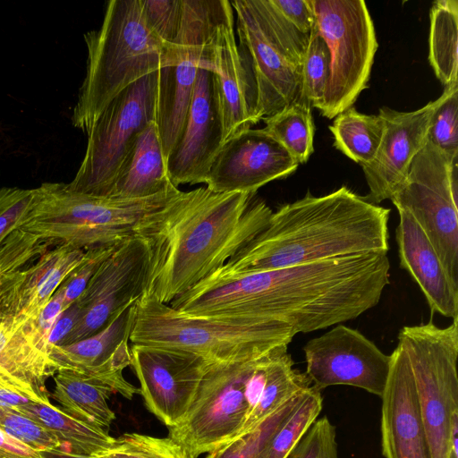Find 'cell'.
I'll return each mask as SVG.
<instances>
[{
    "mask_svg": "<svg viewBox=\"0 0 458 458\" xmlns=\"http://www.w3.org/2000/svg\"><path fill=\"white\" fill-rule=\"evenodd\" d=\"M387 253L350 255L262 272L212 273L174 301L191 317L277 322L310 333L357 318L389 284Z\"/></svg>",
    "mask_w": 458,
    "mask_h": 458,
    "instance_id": "cell-1",
    "label": "cell"
},
{
    "mask_svg": "<svg viewBox=\"0 0 458 458\" xmlns=\"http://www.w3.org/2000/svg\"><path fill=\"white\" fill-rule=\"evenodd\" d=\"M272 213L255 194L181 191L143 231L151 247L145 294L169 304L244 248Z\"/></svg>",
    "mask_w": 458,
    "mask_h": 458,
    "instance_id": "cell-2",
    "label": "cell"
},
{
    "mask_svg": "<svg viewBox=\"0 0 458 458\" xmlns=\"http://www.w3.org/2000/svg\"><path fill=\"white\" fill-rule=\"evenodd\" d=\"M389 216V208L345 185L319 197L308 191L273 212L267 226L215 272L249 274L350 255L387 253Z\"/></svg>",
    "mask_w": 458,
    "mask_h": 458,
    "instance_id": "cell-3",
    "label": "cell"
},
{
    "mask_svg": "<svg viewBox=\"0 0 458 458\" xmlns=\"http://www.w3.org/2000/svg\"><path fill=\"white\" fill-rule=\"evenodd\" d=\"M87 69L72 110L74 127L89 133L109 103L140 79L175 61V44L148 25L140 0H110L98 30L84 34Z\"/></svg>",
    "mask_w": 458,
    "mask_h": 458,
    "instance_id": "cell-4",
    "label": "cell"
},
{
    "mask_svg": "<svg viewBox=\"0 0 458 458\" xmlns=\"http://www.w3.org/2000/svg\"><path fill=\"white\" fill-rule=\"evenodd\" d=\"M173 187L142 199L96 197L72 192L65 183L36 188L33 204L18 229L83 250L142 237L149 222L180 192Z\"/></svg>",
    "mask_w": 458,
    "mask_h": 458,
    "instance_id": "cell-5",
    "label": "cell"
},
{
    "mask_svg": "<svg viewBox=\"0 0 458 458\" xmlns=\"http://www.w3.org/2000/svg\"><path fill=\"white\" fill-rule=\"evenodd\" d=\"M295 335L277 322L187 316L144 293L136 302L130 341L192 352L208 361H229L289 345Z\"/></svg>",
    "mask_w": 458,
    "mask_h": 458,
    "instance_id": "cell-6",
    "label": "cell"
},
{
    "mask_svg": "<svg viewBox=\"0 0 458 458\" xmlns=\"http://www.w3.org/2000/svg\"><path fill=\"white\" fill-rule=\"evenodd\" d=\"M408 359L432 458L458 453V318L403 327L397 336Z\"/></svg>",
    "mask_w": 458,
    "mask_h": 458,
    "instance_id": "cell-7",
    "label": "cell"
},
{
    "mask_svg": "<svg viewBox=\"0 0 458 458\" xmlns=\"http://www.w3.org/2000/svg\"><path fill=\"white\" fill-rule=\"evenodd\" d=\"M159 71L133 82L106 107L88 133L81 165L67 190L109 197L137 136L156 122Z\"/></svg>",
    "mask_w": 458,
    "mask_h": 458,
    "instance_id": "cell-8",
    "label": "cell"
},
{
    "mask_svg": "<svg viewBox=\"0 0 458 458\" xmlns=\"http://www.w3.org/2000/svg\"><path fill=\"white\" fill-rule=\"evenodd\" d=\"M330 57L321 115L333 119L352 107L367 88L377 41L363 0H310Z\"/></svg>",
    "mask_w": 458,
    "mask_h": 458,
    "instance_id": "cell-9",
    "label": "cell"
},
{
    "mask_svg": "<svg viewBox=\"0 0 458 458\" xmlns=\"http://www.w3.org/2000/svg\"><path fill=\"white\" fill-rule=\"evenodd\" d=\"M457 167L458 154H447L427 140L390 200L412 216L458 287Z\"/></svg>",
    "mask_w": 458,
    "mask_h": 458,
    "instance_id": "cell-10",
    "label": "cell"
},
{
    "mask_svg": "<svg viewBox=\"0 0 458 458\" xmlns=\"http://www.w3.org/2000/svg\"><path fill=\"white\" fill-rule=\"evenodd\" d=\"M259 356L208 363L186 415L168 428V437L190 458L208 454L241 433L248 414L246 380Z\"/></svg>",
    "mask_w": 458,
    "mask_h": 458,
    "instance_id": "cell-11",
    "label": "cell"
},
{
    "mask_svg": "<svg viewBox=\"0 0 458 458\" xmlns=\"http://www.w3.org/2000/svg\"><path fill=\"white\" fill-rule=\"evenodd\" d=\"M226 0H182L175 61L159 70L156 124L165 160L181 133L199 68L210 55L211 40Z\"/></svg>",
    "mask_w": 458,
    "mask_h": 458,
    "instance_id": "cell-12",
    "label": "cell"
},
{
    "mask_svg": "<svg viewBox=\"0 0 458 458\" xmlns=\"http://www.w3.org/2000/svg\"><path fill=\"white\" fill-rule=\"evenodd\" d=\"M239 52L264 120L301 99L302 58L274 30L256 0H233Z\"/></svg>",
    "mask_w": 458,
    "mask_h": 458,
    "instance_id": "cell-13",
    "label": "cell"
},
{
    "mask_svg": "<svg viewBox=\"0 0 458 458\" xmlns=\"http://www.w3.org/2000/svg\"><path fill=\"white\" fill-rule=\"evenodd\" d=\"M150 259L151 247L146 238L139 236L119 243L76 301L80 318L63 345L96 334L122 309L139 300L147 289Z\"/></svg>",
    "mask_w": 458,
    "mask_h": 458,
    "instance_id": "cell-14",
    "label": "cell"
},
{
    "mask_svg": "<svg viewBox=\"0 0 458 458\" xmlns=\"http://www.w3.org/2000/svg\"><path fill=\"white\" fill-rule=\"evenodd\" d=\"M303 352L305 373L317 390L344 385L381 397L389 375L391 356L359 331L343 324L335 325L308 341Z\"/></svg>",
    "mask_w": 458,
    "mask_h": 458,
    "instance_id": "cell-15",
    "label": "cell"
},
{
    "mask_svg": "<svg viewBox=\"0 0 458 458\" xmlns=\"http://www.w3.org/2000/svg\"><path fill=\"white\" fill-rule=\"evenodd\" d=\"M131 365L148 410L167 428L186 415L209 362L192 352L132 344Z\"/></svg>",
    "mask_w": 458,
    "mask_h": 458,
    "instance_id": "cell-16",
    "label": "cell"
},
{
    "mask_svg": "<svg viewBox=\"0 0 458 458\" xmlns=\"http://www.w3.org/2000/svg\"><path fill=\"white\" fill-rule=\"evenodd\" d=\"M298 165L264 128H250L225 141L204 183L213 192L255 194L267 182L292 174Z\"/></svg>",
    "mask_w": 458,
    "mask_h": 458,
    "instance_id": "cell-17",
    "label": "cell"
},
{
    "mask_svg": "<svg viewBox=\"0 0 458 458\" xmlns=\"http://www.w3.org/2000/svg\"><path fill=\"white\" fill-rule=\"evenodd\" d=\"M210 56L199 68L186 117L166 167L172 183H204L209 167L224 144Z\"/></svg>",
    "mask_w": 458,
    "mask_h": 458,
    "instance_id": "cell-18",
    "label": "cell"
},
{
    "mask_svg": "<svg viewBox=\"0 0 458 458\" xmlns=\"http://www.w3.org/2000/svg\"><path fill=\"white\" fill-rule=\"evenodd\" d=\"M435 100L411 112L387 106L379 109L384 132L374 159L362 165L369 192L365 197L378 205L391 196L404 180L410 166L428 140V128Z\"/></svg>",
    "mask_w": 458,
    "mask_h": 458,
    "instance_id": "cell-19",
    "label": "cell"
},
{
    "mask_svg": "<svg viewBox=\"0 0 458 458\" xmlns=\"http://www.w3.org/2000/svg\"><path fill=\"white\" fill-rule=\"evenodd\" d=\"M230 1L216 23L211 41V70L223 124L224 143L260 119L250 77L242 60Z\"/></svg>",
    "mask_w": 458,
    "mask_h": 458,
    "instance_id": "cell-20",
    "label": "cell"
},
{
    "mask_svg": "<svg viewBox=\"0 0 458 458\" xmlns=\"http://www.w3.org/2000/svg\"><path fill=\"white\" fill-rule=\"evenodd\" d=\"M381 395V447L385 458H432L411 370L403 347L390 354Z\"/></svg>",
    "mask_w": 458,
    "mask_h": 458,
    "instance_id": "cell-21",
    "label": "cell"
},
{
    "mask_svg": "<svg viewBox=\"0 0 458 458\" xmlns=\"http://www.w3.org/2000/svg\"><path fill=\"white\" fill-rule=\"evenodd\" d=\"M398 214L395 239L400 266L418 284L432 313L458 318V287L412 216L402 209H398Z\"/></svg>",
    "mask_w": 458,
    "mask_h": 458,
    "instance_id": "cell-22",
    "label": "cell"
},
{
    "mask_svg": "<svg viewBox=\"0 0 458 458\" xmlns=\"http://www.w3.org/2000/svg\"><path fill=\"white\" fill-rule=\"evenodd\" d=\"M175 187L168 175L156 122L137 136L113 185L109 197L142 199Z\"/></svg>",
    "mask_w": 458,
    "mask_h": 458,
    "instance_id": "cell-23",
    "label": "cell"
},
{
    "mask_svg": "<svg viewBox=\"0 0 458 458\" xmlns=\"http://www.w3.org/2000/svg\"><path fill=\"white\" fill-rule=\"evenodd\" d=\"M21 315H0V380L46 392L55 370L46 353L32 343Z\"/></svg>",
    "mask_w": 458,
    "mask_h": 458,
    "instance_id": "cell-24",
    "label": "cell"
},
{
    "mask_svg": "<svg viewBox=\"0 0 458 458\" xmlns=\"http://www.w3.org/2000/svg\"><path fill=\"white\" fill-rule=\"evenodd\" d=\"M84 255L85 250L65 244L55 245L43 253L35 264L23 270L14 290L13 314L34 318Z\"/></svg>",
    "mask_w": 458,
    "mask_h": 458,
    "instance_id": "cell-25",
    "label": "cell"
},
{
    "mask_svg": "<svg viewBox=\"0 0 458 458\" xmlns=\"http://www.w3.org/2000/svg\"><path fill=\"white\" fill-rule=\"evenodd\" d=\"M137 301L122 309L96 334L69 344L50 347L48 357L55 372L65 369L90 375L108 362L129 343Z\"/></svg>",
    "mask_w": 458,
    "mask_h": 458,
    "instance_id": "cell-26",
    "label": "cell"
},
{
    "mask_svg": "<svg viewBox=\"0 0 458 458\" xmlns=\"http://www.w3.org/2000/svg\"><path fill=\"white\" fill-rule=\"evenodd\" d=\"M15 410L53 435L65 452L93 456L106 451L114 440L105 428L69 414L52 403H27Z\"/></svg>",
    "mask_w": 458,
    "mask_h": 458,
    "instance_id": "cell-27",
    "label": "cell"
},
{
    "mask_svg": "<svg viewBox=\"0 0 458 458\" xmlns=\"http://www.w3.org/2000/svg\"><path fill=\"white\" fill-rule=\"evenodd\" d=\"M54 381L52 397L64 411L109 430L115 419L107 404L114 394L109 387L87 374L65 369L55 372Z\"/></svg>",
    "mask_w": 458,
    "mask_h": 458,
    "instance_id": "cell-28",
    "label": "cell"
},
{
    "mask_svg": "<svg viewBox=\"0 0 458 458\" xmlns=\"http://www.w3.org/2000/svg\"><path fill=\"white\" fill-rule=\"evenodd\" d=\"M293 365L288 345H285L274 358L259 401L240 434L254 430L278 409L312 386L306 373L299 371Z\"/></svg>",
    "mask_w": 458,
    "mask_h": 458,
    "instance_id": "cell-29",
    "label": "cell"
},
{
    "mask_svg": "<svg viewBox=\"0 0 458 458\" xmlns=\"http://www.w3.org/2000/svg\"><path fill=\"white\" fill-rule=\"evenodd\" d=\"M428 61L445 86L458 83V2L438 0L430 9Z\"/></svg>",
    "mask_w": 458,
    "mask_h": 458,
    "instance_id": "cell-30",
    "label": "cell"
},
{
    "mask_svg": "<svg viewBox=\"0 0 458 458\" xmlns=\"http://www.w3.org/2000/svg\"><path fill=\"white\" fill-rule=\"evenodd\" d=\"M329 130L336 149L361 166L377 155L384 132V121L377 114H365L350 107L335 117Z\"/></svg>",
    "mask_w": 458,
    "mask_h": 458,
    "instance_id": "cell-31",
    "label": "cell"
},
{
    "mask_svg": "<svg viewBox=\"0 0 458 458\" xmlns=\"http://www.w3.org/2000/svg\"><path fill=\"white\" fill-rule=\"evenodd\" d=\"M49 248L44 239L16 229L0 245V315L12 314L13 298L22 269Z\"/></svg>",
    "mask_w": 458,
    "mask_h": 458,
    "instance_id": "cell-32",
    "label": "cell"
},
{
    "mask_svg": "<svg viewBox=\"0 0 458 458\" xmlns=\"http://www.w3.org/2000/svg\"><path fill=\"white\" fill-rule=\"evenodd\" d=\"M269 132L298 162L304 164L314 151L311 106L298 100L263 120Z\"/></svg>",
    "mask_w": 458,
    "mask_h": 458,
    "instance_id": "cell-33",
    "label": "cell"
},
{
    "mask_svg": "<svg viewBox=\"0 0 458 458\" xmlns=\"http://www.w3.org/2000/svg\"><path fill=\"white\" fill-rule=\"evenodd\" d=\"M322 406L320 391L311 386L284 419L257 458H287L315 422Z\"/></svg>",
    "mask_w": 458,
    "mask_h": 458,
    "instance_id": "cell-34",
    "label": "cell"
},
{
    "mask_svg": "<svg viewBox=\"0 0 458 458\" xmlns=\"http://www.w3.org/2000/svg\"><path fill=\"white\" fill-rule=\"evenodd\" d=\"M330 57L327 46L316 22L310 32L301 65V99L317 109L321 106L329 76Z\"/></svg>",
    "mask_w": 458,
    "mask_h": 458,
    "instance_id": "cell-35",
    "label": "cell"
},
{
    "mask_svg": "<svg viewBox=\"0 0 458 458\" xmlns=\"http://www.w3.org/2000/svg\"><path fill=\"white\" fill-rule=\"evenodd\" d=\"M304 392L278 409L257 428L234 437L208 453L207 458H257L284 419L300 401Z\"/></svg>",
    "mask_w": 458,
    "mask_h": 458,
    "instance_id": "cell-36",
    "label": "cell"
},
{
    "mask_svg": "<svg viewBox=\"0 0 458 458\" xmlns=\"http://www.w3.org/2000/svg\"><path fill=\"white\" fill-rule=\"evenodd\" d=\"M95 458H190L171 437H157L140 433H125L114 438L106 451Z\"/></svg>",
    "mask_w": 458,
    "mask_h": 458,
    "instance_id": "cell-37",
    "label": "cell"
},
{
    "mask_svg": "<svg viewBox=\"0 0 458 458\" xmlns=\"http://www.w3.org/2000/svg\"><path fill=\"white\" fill-rule=\"evenodd\" d=\"M427 137L442 151L458 154V83L445 87L442 95L435 100Z\"/></svg>",
    "mask_w": 458,
    "mask_h": 458,
    "instance_id": "cell-38",
    "label": "cell"
},
{
    "mask_svg": "<svg viewBox=\"0 0 458 458\" xmlns=\"http://www.w3.org/2000/svg\"><path fill=\"white\" fill-rule=\"evenodd\" d=\"M0 430L36 451L62 450L59 441L22 412L0 407Z\"/></svg>",
    "mask_w": 458,
    "mask_h": 458,
    "instance_id": "cell-39",
    "label": "cell"
},
{
    "mask_svg": "<svg viewBox=\"0 0 458 458\" xmlns=\"http://www.w3.org/2000/svg\"><path fill=\"white\" fill-rule=\"evenodd\" d=\"M148 25L167 44L176 39L182 13V0H140Z\"/></svg>",
    "mask_w": 458,
    "mask_h": 458,
    "instance_id": "cell-40",
    "label": "cell"
},
{
    "mask_svg": "<svg viewBox=\"0 0 458 458\" xmlns=\"http://www.w3.org/2000/svg\"><path fill=\"white\" fill-rule=\"evenodd\" d=\"M287 458H338L335 427L327 417L316 420Z\"/></svg>",
    "mask_w": 458,
    "mask_h": 458,
    "instance_id": "cell-41",
    "label": "cell"
},
{
    "mask_svg": "<svg viewBox=\"0 0 458 458\" xmlns=\"http://www.w3.org/2000/svg\"><path fill=\"white\" fill-rule=\"evenodd\" d=\"M36 189H0V245L21 224L30 209Z\"/></svg>",
    "mask_w": 458,
    "mask_h": 458,
    "instance_id": "cell-42",
    "label": "cell"
},
{
    "mask_svg": "<svg viewBox=\"0 0 458 458\" xmlns=\"http://www.w3.org/2000/svg\"><path fill=\"white\" fill-rule=\"evenodd\" d=\"M117 245L98 247L85 251L82 260L70 272L59 286L63 290L66 308L79 299L99 266Z\"/></svg>",
    "mask_w": 458,
    "mask_h": 458,
    "instance_id": "cell-43",
    "label": "cell"
},
{
    "mask_svg": "<svg viewBox=\"0 0 458 458\" xmlns=\"http://www.w3.org/2000/svg\"><path fill=\"white\" fill-rule=\"evenodd\" d=\"M66 309L63 290L58 287L49 301L34 318L27 322L29 333L33 344L48 355L47 341L50 332L59 317Z\"/></svg>",
    "mask_w": 458,
    "mask_h": 458,
    "instance_id": "cell-44",
    "label": "cell"
},
{
    "mask_svg": "<svg viewBox=\"0 0 458 458\" xmlns=\"http://www.w3.org/2000/svg\"><path fill=\"white\" fill-rule=\"evenodd\" d=\"M269 2L296 30L302 34L310 35L315 22L310 0H269Z\"/></svg>",
    "mask_w": 458,
    "mask_h": 458,
    "instance_id": "cell-45",
    "label": "cell"
},
{
    "mask_svg": "<svg viewBox=\"0 0 458 458\" xmlns=\"http://www.w3.org/2000/svg\"><path fill=\"white\" fill-rule=\"evenodd\" d=\"M32 403L50 404L47 391L43 392L0 380V407L15 409Z\"/></svg>",
    "mask_w": 458,
    "mask_h": 458,
    "instance_id": "cell-46",
    "label": "cell"
},
{
    "mask_svg": "<svg viewBox=\"0 0 458 458\" xmlns=\"http://www.w3.org/2000/svg\"><path fill=\"white\" fill-rule=\"evenodd\" d=\"M80 315L81 308L77 301H74L59 315L48 337V350L52 346L64 344L65 339L79 321Z\"/></svg>",
    "mask_w": 458,
    "mask_h": 458,
    "instance_id": "cell-47",
    "label": "cell"
},
{
    "mask_svg": "<svg viewBox=\"0 0 458 458\" xmlns=\"http://www.w3.org/2000/svg\"><path fill=\"white\" fill-rule=\"evenodd\" d=\"M0 458H42L27 445L0 430Z\"/></svg>",
    "mask_w": 458,
    "mask_h": 458,
    "instance_id": "cell-48",
    "label": "cell"
},
{
    "mask_svg": "<svg viewBox=\"0 0 458 458\" xmlns=\"http://www.w3.org/2000/svg\"><path fill=\"white\" fill-rule=\"evenodd\" d=\"M42 458H95L93 456L82 455L65 452L58 449H49L38 451Z\"/></svg>",
    "mask_w": 458,
    "mask_h": 458,
    "instance_id": "cell-49",
    "label": "cell"
}]
</instances>
